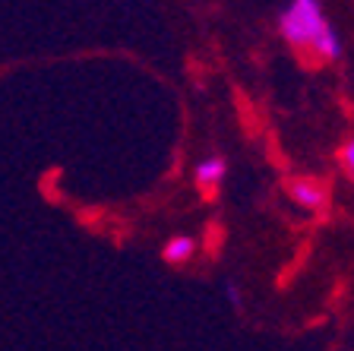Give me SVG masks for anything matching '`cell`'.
<instances>
[{"label": "cell", "mask_w": 354, "mask_h": 351, "mask_svg": "<svg viewBox=\"0 0 354 351\" xmlns=\"http://www.w3.org/2000/svg\"><path fill=\"white\" fill-rule=\"evenodd\" d=\"M281 35L295 48H310L326 60L339 57L342 51L339 35L326 22L319 0H291V7L281 13Z\"/></svg>", "instance_id": "obj_1"}, {"label": "cell", "mask_w": 354, "mask_h": 351, "mask_svg": "<svg viewBox=\"0 0 354 351\" xmlns=\"http://www.w3.org/2000/svg\"><path fill=\"white\" fill-rule=\"evenodd\" d=\"M193 250H196L193 237H171V241L165 244V260H168V263H187L193 256Z\"/></svg>", "instance_id": "obj_3"}, {"label": "cell", "mask_w": 354, "mask_h": 351, "mask_svg": "<svg viewBox=\"0 0 354 351\" xmlns=\"http://www.w3.org/2000/svg\"><path fill=\"white\" fill-rule=\"evenodd\" d=\"M342 159H345V168H348V174H351V181H354V136L348 139V146H345V152H342Z\"/></svg>", "instance_id": "obj_5"}, {"label": "cell", "mask_w": 354, "mask_h": 351, "mask_svg": "<svg viewBox=\"0 0 354 351\" xmlns=\"http://www.w3.org/2000/svg\"><path fill=\"white\" fill-rule=\"evenodd\" d=\"M225 177V161L221 159H206V161H199V168H196V181L199 187H215V183Z\"/></svg>", "instance_id": "obj_4"}, {"label": "cell", "mask_w": 354, "mask_h": 351, "mask_svg": "<svg viewBox=\"0 0 354 351\" xmlns=\"http://www.w3.org/2000/svg\"><path fill=\"white\" fill-rule=\"evenodd\" d=\"M291 193H295V199L301 206H307V209H319V206L326 203L323 187H317V183H310V181H297L295 187H291Z\"/></svg>", "instance_id": "obj_2"}]
</instances>
